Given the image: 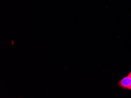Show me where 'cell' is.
Here are the masks:
<instances>
[{
  "label": "cell",
  "instance_id": "obj_1",
  "mask_svg": "<svg viewBox=\"0 0 131 98\" xmlns=\"http://www.w3.org/2000/svg\"><path fill=\"white\" fill-rule=\"evenodd\" d=\"M118 85L123 89H130L131 87V77L128 75L118 82Z\"/></svg>",
  "mask_w": 131,
  "mask_h": 98
},
{
  "label": "cell",
  "instance_id": "obj_2",
  "mask_svg": "<svg viewBox=\"0 0 131 98\" xmlns=\"http://www.w3.org/2000/svg\"><path fill=\"white\" fill-rule=\"evenodd\" d=\"M128 76L131 77V71L130 72V73H129V74Z\"/></svg>",
  "mask_w": 131,
  "mask_h": 98
},
{
  "label": "cell",
  "instance_id": "obj_3",
  "mask_svg": "<svg viewBox=\"0 0 131 98\" xmlns=\"http://www.w3.org/2000/svg\"><path fill=\"white\" fill-rule=\"evenodd\" d=\"M130 90H131V87H130Z\"/></svg>",
  "mask_w": 131,
  "mask_h": 98
}]
</instances>
